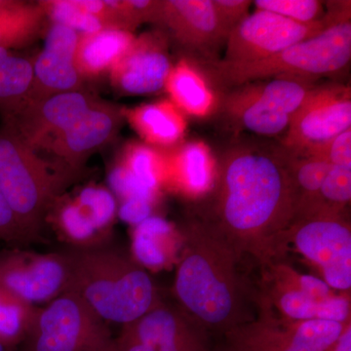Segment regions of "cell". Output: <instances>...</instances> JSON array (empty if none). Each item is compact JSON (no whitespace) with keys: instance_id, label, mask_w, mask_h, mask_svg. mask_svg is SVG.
Instances as JSON below:
<instances>
[{"instance_id":"obj_1","label":"cell","mask_w":351,"mask_h":351,"mask_svg":"<svg viewBox=\"0 0 351 351\" xmlns=\"http://www.w3.org/2000/svg\"><path fill=\"white\" fill-rule=\"evenodd\" d=\"M214 214L205 217L237 252L261 267L283 261L298 196L283 151L233 147L218 167Z\"/></svg>"},{"instance_id":"obj_2","label":"cell","mask_w":351,"mask_h":351,"mask_svg":"<svg viewBox=\"0 0 351 351\" xmlns=\"http://www.w3.org/2000/svg\"><path fill=\"white\" fill-rule=\"evenodd\" d=\"M173 293L177 306L205 332L225 335L256 317L260 292L244 276V258L202 217L181 230Z\"/></svg>"},{"instance_id":"obj_3","label":"cell","mask_w":351,"mask_h":351,"mask_svg":"<svg viewBox=\"0 0 351 351\" xmlns=\"http://www.w3.org/2000/svg\"><path fill=\"white\" fill-rule=\"evenodd\" d=\"M71 267L66 292L80 298L106 323L129 324L162 300L147 269L110 244L66 249Z\"/></svg>"},{"instance_id":"obj_4","label":"cell","mask_w":351,"mask_h":351,"mask_svg":"<svg viewBox=\"0 0 351 351\" xmlns=\"http://www.w3.org/2000/svg\"><path fill=\"white\" fill-rule=\"evenodd\" d=\"M66 164L39 156L9 123L0 126V191L29 241L43 239L46 216L80 176Z\"/></svg>"},{"instance_id":"obj_5","label":"cell","mask_w":351,"mask_h":351,"mask_svg":"<svg viewBox=\"0 0 351 351\" xmlns=\"http://www.w3.org/2000/svg\"><path fill=\"white\" fill-rule=\"evenodd\" d=\"M351 59L350 12L341 14L317 36L260 61L241 64H208L215 82L225 88L269 78L313 80L343 71Z\"/></svg>"},{"instance_id":"obj_6","label":"cell","mask_w":351,"mask_h":351,"mask_svg":"<svg viewBox=\"0 0 351 351\" xmlns=\"http://www.w3.org/2000/svg\"><path fill=\"white\" fill-rule=\"evenodd\" d=\"M21 351H112L107 323L73 293L36 307Z\"/></svg>"},{"instance_id":"obj_7","label":"cell","mask_w":351,"mask_h":351,"mask_svg":"<svg viewBox=\"0 0 351 351\" xmlns=\"http://www.w3.org/2000/svg\"><path fill=\"white\" fill-rule=\"evenodd\" d=\"M313 86L295 78L245 83L223 97L221 107L234 125L260 136H278L287 131Z\"/></svg>"},{"instance_id":"obj_8","label":"cell","mask_w":351,"mask_h":351,"mask_svg":"<svg viewBox=\"0 0 351 351\" xmlns=\"http://www.w3.org/2000/svg\"><path fill=\"white\" fill-rule=\"evenodd\" d=\"M348 324L283 319L260 295L256 317L226 332L223 348L226 351H329Z\"/></svg>"},{"instance_id":"obj_9","label":"cell","mask_w":351,"mask_h":351,"mask_svg":"<svg viewBox=\"0 0 351 351\" xmlns=\"http://www.w3.org/2000/svg\"><path fill=\"white\" fill-rule=\"evenodd\" d=\"M338 292H350L351 228L343 213L322 212L295 217L284 237Z\"/></svg>"},{"instance_id":"obj_10","label":"cell","mask_w":351,"mask_h":351,"mask_svg":"<svg viewBox=\"0 0 351 351\" xmlns=\"http://www.w3.org/2000/svg\"><path fill=\"white\" fill-rule=\"evenodd\" d=\"M334 20L325 15L320 22L304 25L276 14L257 10L249 14L230 32L226 41L225 57L218 61L225 64H241L274 56L317 36Z\"/></svg>"},{"instance_id":"obj_11","label":"cell","mask_w":351,"mask_h":351,"mask_svg":"<svg viewBox=\"0 0 351 351\" xmlns=\"http://www.w3.org/2000/svg\"><path fill=\"white\" fill-rule=\"evenodd\" d=\"M71 267L66 250L36 253L15 247L0 251V287L38 307L68 291Z\"/></svg>"},{"instance_id":"obj_12","label":"cell","mask_w":351,"mask_h":351,"mask_svg":"<svg viewBox=\"0 0 351 351\" xmlns=\"http://www.w3.org/2000/svg\"><path fill=\"white\" fill-rule=\"evenodd\" d=\"M112 351H214L207 332L177 304L161 301L113 339Z\"/></svg>"},{"instance_id":"obj_13","label":"cell","mask_w":351,"mask_h":351,"mask_svg":"<svg viewBox=\"0 0 351 351\" xmlns=\"http://www.w3.org/2000/svg\"><path fill=\"white\" fill-rule=\"evenodd\" d=\"M350 126V88L337 83L313 86L284 134L283 151L300 154L331 140Z\"/></svg>"},{"instance_id":"obj_14","label":"cell","mask_w":351,"mask_h":351,"mask_svg":"<svg viewBox=\"0 0 351 351\" xmlns=\"http://www.w3.org/2000/svg\"><path fill=\"white\" fill-rule=\"evenodd\" d=\"M161 31L189 52L199 55L208 64L226 43L212 0H162L157 24Z\"/></svg>"},{"instance_id":"obj_15","label":"cell","mask_w":351,"mask_h":351,"mask_svg":"<svg viewBox=\"0 0 351 351\" xmlns=\"http://www.w3.org/2000/svg\"><path fill=\"white\" fill-rule=\"evenodd\" d=\"M124 120L123 108L98 98L45 151L71 169L82 172L87 159L117 137Z\"/></svg>"},{"instance_id":"obj_16","label":"cell","mask_w":351,"mask_h":351,"mask_svg":"<svg viewBox=\"0 0 351 351\" xmlns=\"http://www.w3.org/2000/svg\"><path fill=\"white\" fill-rule=\"evenodd\" d=\"M172 66L165 32H145L136 36L108 73L110 85L123 95L154 93L163 89Z\"/></svg>"},{"instance_id":"obj_17","label":"cell","mask_w":351,"mask_h":351,"mask_svg":"<svg viewBox=\"0 0 351 351\" xmlns=\"http://www.w3.org/2000/svg\"><path fill=\"white\" fill-rule=\"evenodd\" d=\"M97 100V97L84 90L58 94L27 104L17 115L2 122L12 125L34 151H45Z\"/></svg>"},{"instance_id":"obj_18","label":"cell","mask_w":351,"mask_h":351,"mask_svg":"<svg viewBox=\"0 0 351 351\" xmlns=\"http://www.w3.org/2000/svg\"><path fill=\"white\" fill-rule=\"evenodd\" d=\"M77 32L51 23L46 32L43 49L32 60V101L58 94L82 91L84 80L75 64Z\"/></svg>"},{"instance_id":"obj_19","label":"cell","mask_w":351,"mask_h":351,"mask_svg":"<svg viewBox=\"0 0 351 351\" xmlns=\"http://www.w3.org/2000/svg\"><path fill=\"white\" fill-rule=\"evenodd\" d=\"M164 151L145 143L131 142L122 147L108 173L110 191L117 202L129 198L158 201L163 189Z\"/></svg>"},{"instance_id":"obj_20","label":"cell","mask_w":351,"mask_h":351,"mask_svg":"<svg viewBox=\"0 0 351 351\" xmlns=\"http://www.w3.org/2000/svg\"><path fill=\"white\" fill-rule=\"evenodd\" d=\"M163 188L196 199L213 191L218 166L210 147L200 141L164 151Z\"/></svg>"},{"instance_id":"obj_21","label":"cell","mask_w":351,"mask_h":351,"mask_svg":"<svg viewBox=\"0 0 351 351\" xmlns=\"http://www.w3.org/2000/svg\"><path fill=\"white\" fill-rule=\"evenodd\" d=\"M265 283L261 297L283 319L324 320L343 325L351 322L350 292H338L329 299L315 300L292 289Z\"/></svg>"},{"instance_id":"obj_22","label":"cell","mask_w":351,"mask_h":351,"mask_svg":"<svg viewBox=\"0 0 351 351\" xmlns=\"http://www.w3.org/2000/svg\"><path fill=\"white\" fill-rule=\"evenodd\" d=\"M123 115L145 144L162 151L182 144L188 127L186 115L169 99L123 108Z\"/></svg>"},{"instance_id":"obj_23","label":"cell","mask_w":351,"mask_h":351,"mask_svg":"<svg viewBox=\"0 0 351 351\" xmlns=\"http://www.w3.org/2000/svg\"><path fill=\"white\" fill-rule=\"evenodd\" d=\"M164 89L186 117L205 119L213 114L221 104L204 71L189 58H182L173 64Z\"/></svg>"},{"instance_id":"obj_24","label":"cell","mask_w":351,"mask_h":351,"mask_svg":"<svg viewBox=\"0 0 351 351\" xmlns=\"http://www.w3.org/2000/svg\"><path fill=\"white\" fill-rule=\"evenodd\" d=\"M182 235L162 217L152 216L133 226L132 256L145 269L160 271L177 263Z\"/></svg>"},{"instance_id":"obj_25","label":"cell","mask_w":351,"mask_h":351,"mask_svg":"<svg viewBox=\"0 0 351 351\" xmlns=\"http://www.w3.org/2000/svg\"><path fill=\"white\" fill-rule=\"evenodd\" d=\"M135 38L133 32L117 29L80 34L75 50V64L83 80L108 75Z\"/></svg>"},{"instance_id":"obj_26","label":"cell","mask_w":351,"mask_h":351,"mask_svg":"<svg viewBox=\"0 0 351 351\" xmlns=\"http://www.w3.org/2000/svg\"><path fill=\"white\" fill-rule=\"evenodd\" d=\"M49 223L58 237L69 244V248L86 249L110 244L88 218L73 197L63 195L50 208L45 223Z\"/></svg>"},{"instance_id":"obj_27","label":"cell","mask_w":351,"mask_h":351,"mask_svg":"<svg viewBox=\"0 0 351 351\" xmlns=\"http://www.w3.org/2000/svg\"><path fill=\"white\" fill-rule=\"evenodd\" d=\"M32 82V59L0 48V117L12 119L29 104Z\"/></svg>"},{"instance_id":"obj_28","label":"cell","mask_w":351,"mask_h":351,"mask_svg":"<svg viewBox=\"0 0 351 351\" xmlns=\"http://www.w3.org/2000/svg\"><path fill=\"white\" fill-rule=\"evenodd\" d=\"M46 20L36 2L11 0L0 9V48L18 50L31 45L41 36Z\"/></svg>"},{"instance_id":"obj_29","label":"cell","mask_w":351,"mask_h":351,"mask_svg":"<svg viewBox=\"0 0 351 351\" xmlns=\"http://www.w3.org/2000/svg\"><path fill=\"white\" fill-rule=\"evenodd\" d=\"M36 309L0 287V341L19 348L29 332Z\"/></svg>"},{"instance_id":"obj_30","label":"cell","mask_w":351,"mask_h":351,"mask_svg":"<svg viewBox=\"0 0 351 351\" xmlns=\"http://www.w3.org/2000/svg\"><path fill=\"white\" fill-rule=\"evenodd\" d=\"M73 199L91 219L95 228L110 239L119 213V202L110 189L101 184H88L73 196Z\"/></svg>"},{"instance_id":"obj_31","label":"cell","mask_w":351,"mask_h":351,"mask_svg":"<svg viewBox=\"0 0 351 351\" xmlns=\"http://www.w3.org/2000/svg\"><path fill=\"white\" fill-rule=\"evenodd\" d=\"M46 19L53 24L69 27L78 34H89L107 29L100 20L87 13L76 0H39Z\"/></svg>"},{"instance_id":"obj_32","label":"cell","mask_w":351,"mask_h":351,"mask_svg":"<svg viewBox=\"0 0 351 351\" xmlns=\"http://www.w3.org/2000/svg\"><path fill=\"white\" fill-rule=\"evenodd\" d=\"M351 199V168L332 166L318 193L315 206L307 215L343 213Z\"/></svg>"},{"instance_id":"obj_33","label":"cell","mask_w":351,"mask_h":351,"mask_svg":"<svg viewBox=\"0 0 351 351\" xmlns=\"http://www.w3.org/2000/svg\"><path fill=\"white\" fill-rule=\"evenodd\" d=\"M257 10L276 14L300 24L309 25L325 18L323 2L318 0H257Z\"/></svg>"},{"instance_id":"obj_34","label":"cell","mask_w":351,"mask_h":351,"mask_svg":"<svg viewBox=\"0 0 351 351\" xmlns=\"http://www.w3.org/2000/svg\"><path fill=\"white\" fill-rule=\"evenodd\" d=\"M294 156L319 157L332 166L351 168V129L343 131L323 144L314 145Z\"/></svg>"},{"instance_id":"obj_35","label":"cell","mask_w":351,"mask_h":351,"mask_svg":"<svg viewBox=\"0 0 351 351\" xmlns=\"http://www.w3.org/2000/svg\"><path fill=\"white\" fill-rule=\"evenodd\" d=\"M219 24L228 36L230 32L249 16L253 1L249 0H212Z\"/></svg>"},{"instance_id":"obj_36","label":"cell","mask_w":351,"mask_h":351,"mask_svg":"<svg viewBox=\"0 0 351 351\" xmlns=\"http://www.w3.org/2000/svg\"><path fill=\"white\" fill-rule=\"evenodd\" d=\"M0 240L6 243L20 247L29 243V239L23 230L12 209L0 191Z\"/></svg>"},{"instance_id":"obj_37","label":"cell","mask_w":351,"mask_h":351,"mask_svg":"<svg viewBox=\"0 0 351 351\" xmlns=\"http://www.w3.org/2000/svg\"><path fill=\"white\" fill-rule=\"evenodd\" d=\"M156 205L154 201L145 198H129L119 201L117 217L129 225L135 226L154 216Z\"/></svg>"},{"instance_id":"obj_38","label":"cell","mask_w":351,"mask_h":351,"mask_svg":"<svg viewBox=\"0 0 351 351\" xmlns=\"http://www.w3.org/2000/svg\"><path fill=\"white\" fill-rule=\"evenodd\" d=\"M329 351H351V322L346 325L341 337Z\"/></svg>"},{"instance_id":"obj_39","label":"cell","mask_w":351,"mask_h":351,"mask_svg":"<svg viewBox=\"0 0 351 351\" xmlns=\"http://www.w3.org/2000/svg\"><path fill=\"white\" fill-rule=\"evenodd\" d=\"M0 351H18L17 348H10V346H8L5 345V343H2V341H0Z\"/></svg>"},{"instance_id":"obj_40","label":"cell","mask_w":351,"mask_h":351,"mask_svg":"<svg viewBox=\"0 0 351 351\" xmlns=\"http://www.w3.org/2000/svg\"><path fill=\"white\" fill-rule=\"evenodd\" d=\"M214 351H226V350H225V348H219V350H214Z\"/></svg>"}]
</instances>
